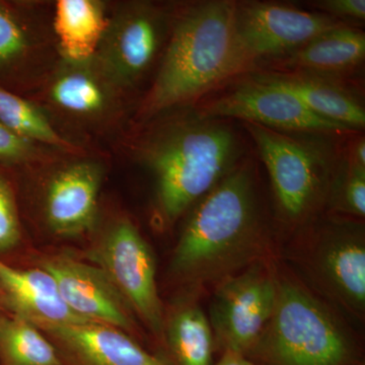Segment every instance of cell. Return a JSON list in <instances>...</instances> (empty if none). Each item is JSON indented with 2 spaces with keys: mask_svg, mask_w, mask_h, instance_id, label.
I'll return each instance as SVG.
<instances>
[{
  "mask_svg": "<svg viewBox=\"0 0 365 365\" xmlns=\"http://www.w3.org/2000/svg\"><path fill=\"white\" fill-rule=\"evenodd\" d=\"M265 163L281 222L304 227L329 202L335 180L333 151L319 135L246 123Z\"/></svg>",
  "mask_w": 365,
  "mask_h": 365,
  "instance_id": "5",
  "label": "cell"
},
{
  "mask_svg": "<svg viewBox=\"0 0 365 365\" xmlns=\"http://www.w3.org/2000/svg\"><path fill=\"white\" fill-rule=\"evenodd\" d=\"M51 97L60 108L76 114H93L105 105L104 91L98 81L81 71L60 76L53 83Z\"/></svg>",
  "mask_w": 365,
  "mask_h": 365,
  "instance_id": "22",
  "label": "cell"
},
{
  "mask_svg": "<svg viewBox=\"0 0 365 365\" xmlns=\"http://www.w3.org/2000/svg\"><path fill=\"white\" fill-rule=\"evenodd\" d=\"M32 144L9 130L0 122V160L19 163L25 160L32 153Z\"/></svg>",
  "mask_w": 365,
  "mask_h": 365,
  "instance_id": "27",
  "label": "cell"
},
{
  "mask_svg": "<svg viewBox=\"0 0 365 365\" xmlns=\"http://www.w3.org/2000/svg\"><path fill=\"white\" fill-rule=\"evenodd\" d=\"M254 76L292 93L319 117L353 131L364 128V106L341 79L297 71L268 72Z\"/></svg>",
  "mask_w": 365,
  "mask_h": 365,
  "instance_id": "16",
  "label": "cell"
},
{
  "mask_svg": "<svg viewBox=\"0 0 365 365\" xmlns=\"http://www.w3.org/2000/svg\"><path fill=\"white\" fill-rule=\"evenodd\" d=\"M212 365H255L246 356V355L241 354V353L225 351L222 353V356L220 359Z\"/></svg>",
  "mask_w": 365,
  "mask_h": 365,
  "instance_id": "28",
  "label": "cell"
},
{
  "mask_svg": "<svg viewBox=\"0 0 365 365\" xmlns=\"http://www.w3.org/2000/svg\"><path fill=\"white\" fill-rule=\"evenodd\" d=\"M0 297L13 314L38 328L88 322L69 309L54 278L43 268L23 270L0 259Z\"/></svg>",
  "mask_w": 365,
  "mask_h": 365,
  "instance_id": "14",
  "label": "cell"
},
{
  "mask_svg": "<svg viewBox=\"0 0 365 365\" xmlns=\"http://www.w3.org/2000/svg\"><path fill=\"white\" fill-rule=\"evenodd\" d=\"M2 307H4V304H2L1 297H0V316H1L2 314Z\"/></svg>",
  "mask_w": 365,
  "mask_h": 365,
  "instance_id": "29",
  "label": "cell"
},
{
  "mask_svg": "<svg viewBox=\"0 0 365 365\" xmlns=\"http://www.w3.org/2000/svg\"><path fill=\"white\" fill-rule=\"evenodd\" d=\"M88 259L103 271L129 309L163 339L165 321L155 255L133 222L127 218L118 220L91 249Z\"/></svg>",
  "mask_w": 365,
  "mask_h": 365,
  "instance_id": "9",
  "label": "cell"
},
{
  "mask_svg": "<svg viewBox=\"0 0 365 365\" xmlns=\"http://www.w3.org/2000/svg\"><path fill=\"white\" fill-rule=\"evenodd\" d=\"M319 13L327 14L335 20L342 21H364V0H319L311 2Z\"/></svg>",
  "mask_w": 365,
  "mask_h": 365,
  "instance_id": "26",
  "label": "cell"
},
{
  "mask_svg": "<svg viewBox=\"0 0 365 365\" xmlns=\"http://www.w3.org/2000/svg\"><path fill=\"white\" fill-rule=\"evenodd\" d=\"M200 114L217 119L235 118L288 133L319 136L354 132L318 116L292 93L255 76L205 103Z\"/></svg>",
  "mask_w": 365,
  "mask_h": 365,
  "instance_id": "10",
  "label": "cell"
},
{
  "mask_svg": "<svg viewBox=\"0 0 365 365\" xmlns=\"http://www.w3.org/2000/svg\"><path fill=\"white\" fill-rule=\"evenodd\" d=\"M275 265L259 262L213 287L208 319L223 352L247 355L260 338L275 307Z\"/></svg>",
  "mask_w": 365,
  "mask_h": 365,
  "instance_id": "8",
  "label": "cell"
},
{
  "mask_svg": "<svg viewBox=\"0 0 365 365\" xmlns=\"http://www.w3.org/2000/svg\"><path fill=\"white\" fill-rule=\"evenodd\" d=\"M54 26L66 58L85 62L97 50L107 24L98 2L60 0L55 7Z\"/></svg>",
  "mask_w": 365,
  "mask_h": 365,
  "instance_id": "18",
  "label": "cell"
},
{
  "mask_svg": "<svg viewBox=\"0 0 365 365\" xmlns=\"http://www.w3.org/2000/svg\"><path fill=\"white\" fill-rule=\"evenodd\" d=\"M364 58V33L345 25L322 34L299 49L272 62L277 71L341 79L359 68Z\"/></svg>",
  "mask_w": 365,
  "mask_h": 365,
  "instance_id": "17",
  "label": "cell"
},
{
  "mask_svg": "<svg viewBox=\"0 0 365 365\" xmlns=\"http://www.w3.org/2000/svg\"><path fill=\"white\" fill-rule=\"evenodd\" d=\"M348 25L319 11L272 2H235L230 78L299 49L334 29Z\"/></svg>",
  "mask_w": 365,
  "mask_h": 365,
  "instance_id": "7",
  "label": "cell"
},
{
  "mask_svg": "<svg viewBox=\"0 0 365 365\" xmlns=\"http://www.w3.org/2000/svg\"><path fill=\"white\" fill-rule=\"evenodd\" d=\"M0 122L14 134L30 143L40 141L64 148L71 145L32 103L2 86H0Z\"/></svg>",
  "mask_w": 365,
  "mask_h": 365,
  "instance_id": "21",
  "label": "cell"
},
{
  "mask_svg": "<svg viewBox=\"0 0 365 365\" xmlns=\"http://www.w3.org/2000/svg\"><path fill=\"white\" fill-rule=\"evenodd\" d=\"M0 364L62 365L54 344L28 319L0 316Z\"/></svg>",
  "mask_w": 365,
  "mask_h": 365,
  "instance_id": "20",
  "label": "cell"
},
{
  "mask_svg": "<svg viewBox=\"0 0 365 365\" xmlns=\"http://www.w3.org/2000/svg\"><path fill=\"white\" fill-rule=\"evenodd\" d=\"M21 223L13 191L0 175V255L18 246L21 241Z\"/></svg>",
  "mask_w": 365,
  "mask_h": 365,
  "instance_id": "25",
  "label": "cell"
},
{
  "mask_svg": "<svg viewBox=\"0 0 365 365\" xmlns=\"http://www.w3.org/2000/svg\"><path fill=\"white\" fill-rule=\"evenodd\" d=\"M28 40L13 11L0 2V71L14 66L24 56Z\"/></svg>",
  "mask_w": 365,
  "mask_h": 365,
  "instance_id": "24",
  "label": "cell"
},
{
  "mask_svg": "<svg viewBox=\"0 0 365 365\" xmlns=\"http://www.w3.org/2000/svg\"><path fill=\"white\" fill-rule=\"evenodd\" d=\"M41 266L54 278L64 302L79 318L133 331L131 309L97 266L62 255L44 259Z\"/></svg>",
  "mask_w": 365,
  "mask_h": 365,
  "instance_id": "11",
  "label": "cell"
},
{
  "mask_svg": "<svg viewBox=\"0 0 365 365\" xmlns=\"http://www.w3.org/2000/svg\"><path fill=\"white\" fill-rule=\"evenodd\" d=\"M294 260L307 287L336 309L364 319L365 314L364 230L353 222H327L302 237Z\"/></svg>",
  "mask_w": 365,
  "mask_h": 365,
  "instance_id": "6",
  "label": "cell"
},
{
  "mask_svg": "<svg viewBox=\"0 0 365 365\" xmlns=\"http://www.w3.org/2000/svg\"><path fill=\"white\" fill-rule=\"evenodd\" d=\"M241 148L222 119L184 117L165 125L148 140L144 160L155 175L158 208L176 222L234 169Z\"/></svg>",
  "mask_w": 365,
  "mask_h": 365,
  "instance_id": "2",
  "label": "cell"
},
{
  "mask_svg": "<svg viewBox=\"0 0 365 365\" xmlns=\"http://www.w3.org/2000/svg\"><path fill=\"white\" fill-rule=\"evenodd\" d=\"M256 184L248 165H237L201 199L173 255V273L197 288L215 287L273 258Z\"/></svg>",
  "mask_w": 365,
  "mask_h": 365,
  "instance_id": "1",
  "label": "cell"
},
{
  "mask_svg": "<svg viewBox=\"0 0 365 365\" xmlns=\"http://www.w3.org/2000/svg\"><path fill=\"white\" fill-rule=\"evenodd\" d=\"M55 341L62 365H172L138 344L128 333L83 322L39 327Z\"/></svg>",
  "mask_w": 365,
  "mask_h": 365,
  "instance_id": "12",
  "label": "cell"
},
{
  "mask_svg": "<svg viewBox=\"0 0 365 365\" xmlns=\"http://www.w3.org/2000/svg\"><path fill=\"white\" fill-rule=\"evenodd\" d=\"M235 11V1L208 0L182 11L144 100V114L196 100L230 78Z\"/></svg>",
  "mask_w": 365,
  "mask_h": 365,
  "instance_id": "4",
  "label": "cell"
},
{
  "mask_svg": "<svg viewBox=\"0 0 365 365\" xmlns=\"http://www.w3.org/2000/svg\"><path fill=\"white\" fill-rule=\"evenodd\" d=\"M275 307L250 350L264 365H361L352 329L337 309L276 260Z\"/></svg>",
  "mask_w": 365,
  "mask_h": 365,
  "instance_id": "3",
  "label": "cell"
},
{
  "mask_svg": "<svg viewBox=\"0 0 365 365\" xmlns=\"http://www.w3.org/2000/svg\"><path fill=\"white\" fill-rule=\"evenodd\" d=\"M329 202L332 203L336 211L364 217L365 165L346 155L345 169L340 175L336 174Z\"/></svg>",
  "mask_w": 365,
  "mask_h": 365,
  "instance_id": "23",
  "label": "cell"
},
{
  "mask_svg": "<svg viewBox=\"0 0 365 365\" xmlns=\"http://www.w3.org/2000/svg\"><path fill=\"white\" fill-rule=\"evenodd\" d=\"M101 175L98 165L79 163L60 170L48 185L45 215L59 237L86 234L95 223Z\"/></svg>",
  "mask_w": 365,
  "mask_h": 365,
  "instance_id": "13",
  "label": "cell"
},
{
  "mask_svg": "<svg viewBox=\"0 0 365 365\" xmlns=\"http://www.w3.org/2000/svg\"><path fill=\"white\" fill-rule=\"evenodd\" d=\"M0 365H6V364H0Z\"/></svg>",
  "mask_w": 365,
  "mask_h": 365,
  "instance_id": "30",
  "label": "cell"
},
{
  "mask_svg": "<svg viewBox=\"0 0 365 365\" xmlns=\"http://www.w3.org/2000/svg\"><path fill=\"white\" fill-rule=\"evenodd\" d=\"M163 20L158 9L139 4L120 18L106 50L119 81L133 83L150 68L162 46Z\"/></svg>",
  "mask_w": 365,
  "mask_h": 365,
  "instance_id": "15",
  "label": "cell"
},
{
  "mask_svg": "<svg viewBox=\"0 0 365 365\" xmlns=\"http://www.w3.org/2000/svg\"><path fill=\"white\" fill-rule=\"evenodd\" d=\"M165 339L175 365H212L215 336L201 307L182 302L165 324Z\"/></svg>",
  "mask_w": 365,
  "mask_h": 365,
  "instance_id": "19",
  "label": "cell"
}]
</instances>
